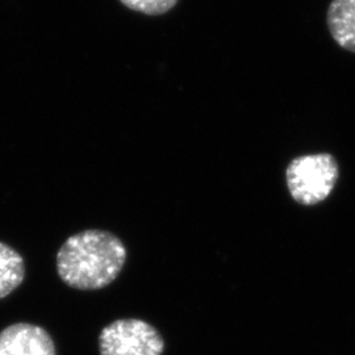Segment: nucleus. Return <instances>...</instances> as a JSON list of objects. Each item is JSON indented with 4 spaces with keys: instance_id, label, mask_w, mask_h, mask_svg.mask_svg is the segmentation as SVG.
Here are the masks:
<instances>
[{
    "instance_id": "7",
    "label": "nucleus",
    "mask_w": 355,
    "mask_h": 355,
    "mask_svg": "<svg viewBox=\"0 0 355 355\" xmlns=\"http://www.w3.org/2000/svg\"><path fill=\"white\" fill-rule=\"evenodd\" d=\"M129 10L145 13L150 16H158L171 11L179 0H120Z\"/></svg>"
},
{
    "instance_id": "2",
    "label": "nucleus",
    "mask_w": 355,
    "mask_h": 355,
    "mask_svg": "<svg viewBox=\"0 0 355 355\" xmlns=\"http://www.w3.org/2000/svg\"><path fill=\"white\" fill-rule=\"evenodd\" d=\"M338 174L336 158L329 153H318L292 159L286 170V180L295 202L316 205L334 190Z\"/></svg>"
},
{
    "instance_id": "1",
    "label": "nucleus",
    "mask_w": 355,
    "mask_h": 355,
    "mask_svg": "<svg viewBox=\"0 0 355 355\" xmlns=\"http://www.w3.org/2000/svg\"><path fill=\"white\" fill-rule=\"evenodd\" d=\"M127 262V248L107 230L89 229L69 237L57 253V272L76 290H101L114 282Z\"/></svg>"
},
{
    "instance_id": "6",
    "label": "nucleus",
    "mask_w": 355,
    "mask_h": 355,
    "mask_svg": "<svg viewBox=\"0 0 355 355\" xmlns=\"http://www.w3.org/2000/svg\"><path fill=\"white\" fill-rule=\"evenodd\" d=\"M24 259L11 246L0 242V299L11 295L24 280Z\"/></svg>"
},
{
    "instance_id": "5",
    "label": "nucleus",
    "mask_w": 355,
    "mask_h": 355,
    "mask_svg": "<svg viewBox=\"0 0 355 355\" xmlns=\"http://www.w3.org/2000/svg\"><path fill=\"white\" fill-rule=\"evenodd\" d=\"M327 23L333 40L345 51L355 53V0H331Z\"/></svg>"
},
{
    "instance_id": "4",
    "label": "nucleus",
    "mask_w": 355,
    "mask_h": 355,
    "mask_svg": "<svg viewBox=\"0 0 355 355\" xmlns=\"http://www.w3.org/2000/svg\"><path fill=\"white\" fill-rule=\"evenodd\" d=\"M0 355H55V347L46 330L17 322L0 331Z\"/></svg>"
},
{
    "instance_id": "3",
    "label": "nucleus",
    "mask_w": 355,
    "mask_h": 355,
    "mask_svg": "<svg viewBox=\"0 0 355 355\" xmlns=\"http://www.w3.org/2000/svg\"><path fill=\"white\" fill-rule=\"evenodd\" d=\"M164 349L158 330L137 318L116 320L99 336L101 355H162Z\"/></svg>"
}]
</instances>
